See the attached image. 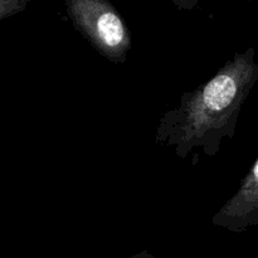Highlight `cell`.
I'll list each match as a JSON object with an SVG mask.
<instances>
[{
  "instance_id": "cell-5",
  "label": "cell",
  "mask_w": 258,
  "mask_h": 258,
  "mask_svg": "<svg viewBox=\"0 0 258 258\" xmlns=\"http://www.w3.org/2000/svg\"><path fill=\"white\" fill-rule=\"evenodd\" d=\"M179 10H193L198 7L199 0H171Z\"/></svg>"
},
{
  "instance_id": "cell-7",
  "label": "cell",
  "mask_w": 258,
  "mask_h": 258,
  "mask_svg": "<svg viewBox=\"0 0 258 258\" xmlns=\"http://www.w3.org/2000/svg\"><path fill=\"white\" fill-rule=\"evenodd\" d=\"M239 2H253V0H239Z\"/></svg>"
},
{
  "instance_id": "cell-6",
  "label": "cell",
  "mask_w": 258,
  "mask_h": 258,
  "mask_svg": "<svg viewBox=\"0 0 258 258\" xmlns=\"http://www.w3.org/2000/svg\"><path fill=\"white\" fill-rule=\"evenodd\" d=\"M130 258H156V257L151 256V254L146 253V252H143V253L135 254V256H133V257H130Z\"/></svg>"
},
{
  "instance_id": "cell-4",
  "label": "cell",
  "mask_w": 258,
  "mask_h": 258,
  "mask_svg": "<svg viewBox=\"0 0 258 258\" xmlns=\"http://www.w3.org/2000/svg\"><path fill=\"white\" fill-rule=\"evenodd\" d=\"M29 0H0V19L13 17L24 12Z\"/></svg>"
},
{
  "instance_id": "cell-2",
  "label": "cell",
  "mask_w": 258,
  "mask_h": 258,
  "mask_svg": "<svg viewBox=\"0 0 258 258\" xmlns=\"http://www.w3.org/2000/svg\"><path fill=\"white\" fill-rule=\"evenodd\" d=\"M73 28L106 59L123 63L131 34L118 10L108 0H64Z\"/></svg>"
},
{
  "instance_id": "cell-3",
  "label": "cell",
  "mask_w": 258,
  "mask_h": 258,
  "mask_svg": "<svg viewBox=\"0 0 258 258\" xmlns=\"http://www.w3.org/2000/svg\"><path fill=\"white\" fill-rule=\"evenodd\" d=\"M212 223L234 233L258 224V159L242 179L236 193L214 214Z\"/></svg>"
},
{
  "instance_id": "cell-1",
  "label": "cell",
  "mask_w": 258,
  "mask_h": 258,
  "mask_svg": "<svg viewBox=\"0 0 258 258\" xmlns=\"http://www.w3.org/2000/svg\"><path fill=\"white\" fill-rule=\"evenodd\" d=\"M257 81L254 48L236 53L213 77L183 93L179 105L161 116L155 143L173 149L181 160L196 149L214 156L224 139H233L243 103Z\"/></svg>"
}]
</instances>
